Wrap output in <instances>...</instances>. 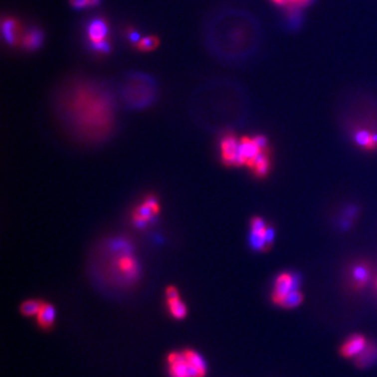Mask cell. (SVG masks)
I'll return each mask as SVG.
<instances>
[{"label": "cell", "mask_w": 377, "mask_h": 377, "mask_svg": "<svg viewBox=\"0 0 377 377\" xmlns=\"http://www.w3.org/2000/svg\"><path fill=\"white\" fill-rule=\"evenodd\" d=\"M147 221H148V220H146V219H144V218H142L138 215L133 216V223L136 227H139V228L145 227L146 224H147Z\"/></svg>", "instance_id": "f546056e"}, {"label": "cell", "mask_w": 377, "mask_h": 377, "mask_svg": "<svg viewBox=\"0 0 377 377\" xmlns=\"http://www.w3.org/2000/svg\"><path fill=\"white\" fill-rule=\"evenodd\" d=\"M291 291H295V288H293L292 285V274L282 272L276 279L274 290H272L271 293V300L276 305L281 306L282 302L284 301L286 296Z\"/></svg>", "instance_id": "8992f818"}, {"label": "cell", "mask_w": 377, "mask_h": 377, "mask_svg": "<svg viewBox=\"0 0 377 377\" xmlns=\"http://www.w3.org/2000/svg\"><path fill=\"white\" fill-rule=\"evenodd\" d=\"M129 39H130L131 42H134V43H138V42L140 41V34L138 33V31L132 30L131 33L129 34Z\"/></svg>", "instance_id": "4dcf8cb0"}, {"label": "cell", "mask_w": 377, "mask_h": 377, "mask_svg": "<svg viewBox=\"0 0 377 377\" xmlns=\"http://www.w3.org/2000/svg\"><path fill=\"white\" fill-rule=\"evenodd\" d=\"M157 45V40L154 37H145L138 42V48L141 50H151Z\"/></svg>", "instance_id": "44dd1931"}, {"label": "cell", "mask_w": 377, "mask_h": 377, "mask_svg": "<svg viewBox=\"0 0 377 377\" xmlns=\"http://www.w3.org/2000/svg\"><path fill=\"white\" fill-rule=\"evenodd\" d=\"M16 22L10 18H7V19H4L2 21V25H1V30H2V36H3V39L5 40V42L7 44L12 45L15 43L16 41Z\"/></svg>", "instance_id": "e0dca14e"}, {"label": "cell", "mask_w": 377, "mask_h": 377, "mask_svg": "<svg viewBox=\"0 0 377 377\" xmlns=\"http://www.w3.org/2000/svg\"><path fill=\"white\" fill-rule=\"evenodd\" d=\"M62 108L79 123H96L107 128L113 118V99L108 87L93 80L70 83L62 99Z\"/></svg>", "instance_id": "6da1fadb"}, {"label": "cell", "mask_w": 377, "mask_h": 377, "mask_svg": "<svg viewBox=\"0 0 377 377\" xmlns=\"http://www.w3.org/2000/svg\"><path fill=\"white\" fill-rule=\"evenodd\" d=\"M264 239L266 241V243L270 246L272 244V241H274L275 238V228L271 225H267L265 230H264Z\"/></svg>", "instance_id": "4316f807"}, {"label": "cell", "mask_w": 377, "mask_h": 377, "mask_svg": "<svg viewBox=\"0 0 377 377\" xmlns=\"http://www.w3.org/2000/svg\"><path fill=\"white\" fill-rule=\"evenodd\" d=\"M159 91L156 80L149 73L131 70L123 76L119 94L122 102L130 109H143L155 101Z\"/></svg>", "instance_id": "3957f363"}, {"label": "cell", "mask_w": 377, "mask_h": 377, "mask_svg": "<svg viewBox=\"0 0 377 377\" xmlns=\"http://www.w3.org/2000/svg\"><path fill=\"white\" fill-rule=\"evenodd\" d=\"M242 17L236 10H222L207 19L202 39L209 54L225 62H235L244 57Z\"/></svg>", "instance_id": "7a4b0ae2"}, {"label": "cell", "mask_w": 377, "mask_h": 377, "mask_svg": "<svg viewBox=\"0 0 377 377\" xmlns=\"http://www.w3.org/2000/svg\"><path fill=\"white\" fill-rule=\"evenodd\" d=\"M43 42V33L36 27L27 29L24 34L22 44L27 50H35L39 48Z\"/></svg>", "instance_id": "5bb4252c"}, {"label": "cell", "mask_w": 377, "mask_h": 377, "mask_svg": "<svg viewBox=\"0 0 377 377\" xmlns=\"http://www.w3.org/2000/svg\"><path fill=\"white\" fill-rule=\"evenodd\" d=\"M353 287L355 289L363 288L369 281L370 268L366 263H360L355 265L352 269Z\"/></svg>", "instance_id": "4fadbf2b"}, {"label": "cell", "mask_w": 377, "mask_h": 377, "mask_svg": "<svg viewBox=\"0 0 377 377\" xmlns=\"http://www.w3.org/2000/svg\"><path fill=\"white\" fill-rule=\"evenodd\" d=\"M239 147L245 159V165L247 167H250L251 162H253L255 157L258 155V153L260 152V149L254 143L253 139H249L247 138V136H244V138H242L239 141Z\"/></svg>", "instance_id": "8fae6325"}, {"label": "cell", "mask_w": 377, "mask_h": 377, "mask_svg": "<svg viewBox=\"0 0 377 377\" xmlns=\"http://www.w3.org/2000/svg\"><path fill=\"white\" fill-rule=\"evenodd\" d=\"M250 169H253L254 173L258 177H264L269 170V157H268V150L267 151H260L258 155L255 157L254 161L251 162Z\"/></svg>", "instance_id": "7c38bea8"}, {"label": "cell", "mask_w": 377, "mask_h": 377, "mask_svg": "<svg viewBox=\"0 0 377 377\" xmlns=\"http://www.w3.org/2000/svg\"><path fill=\"white\" fill-rule=\"evenodd\" d=\"M266 224L263 221V219L260 217H254L250 220V229L251 232H256V233H264V230L266 228Z\"/></svg>", "instance_id": "7402d4cb"}, {"label": "cell", "mask_w": 377, "mask_h": 377, "mask_svg": "<svg viewBox=\"0 0 377 377\" xmlns=\"http://www.w3.org/2000/svg\"><path fill=\"white\" fill-rule=\"evenodd\" d=\"M90 48L93 51H98V52H109L110 44L108 43V41L104 40L100 42H94V43H90Z\"/></svg>", "instance_id": "cb8c5ba5"}, {"label": "cell", "mask_w": 377, "mask_h": 377, "mask_svg": "<svg viewBox=\"0 0 377 377\" xmlns=\"http://www.w3.org/2000/svg\"><path fill=\"white\" fill-rule=\"evenodd\" d=\"M43 301L41 300H26L22 304H21L19 310L21 314L24 317L30 318V317H36L38 312L40 311L42 305H43Z\"/></svg>", "instance_id": "2e32d148"}, {"label": "cell", "mask_w": 377, "mask_h": 377, "mask_svg": "<svg viewBox=\"0 0 377 377\" xmlns=\"http://www.w3.org/2000/svg\"><path fill=\"white\" fill-rule=\"evenodd\" d=\"M368 344V341L362 334H353L346 339L339 349L340 355L344 359H355Z\"/></svg>", "instance_id": "5b68a950"}, {"label": "cell", "mask_w": 377, "mask_h": 377, "mask_svg": "<svg viewBox=\"0 0 377 377\" xmlns=\"http://www.w3.org/2000/svg\"><path fill=\"white\" fill-rule=\"evenodd\" d=\"M38 326L43 330H49L52 328L56 321V309L48 303H43L40 311L36 316Z\"/></svg>", "instance_id": "30bf717a"}, {"label": "cell", "mask_w": 377, "mask_h": 377, "mask_svg": "<svg viewBox=\"0 0 377 377\" xmlns=\"http://www.w3.org/2000/svg\"><path fill=\"white\" fill-rule=\"evenodd\" d=\"M272 3H275L278 6H285L287 5V0H270Z\"/></svg>", "instance_id": "1f68e13d"}, {"label": "cell", "mask_w": 377, "mask_h": 377, "mask_svg": "<svg viewBox=\"0 0 377 377\" xmlns=\"http://www.w3.org/2000/svg\"><path fill=\"white\" fill-rule=\"evenodd\" d=\"M311 1H312V0H299L298 6H306V5H308Z\"/></svg>", "instance_id": "836d02e7"}, {"label": "cell", "mask_w": 377, "mask_h": 377, "mask_svg": "<svg viewBox=\"0 0 377 377\" xmlns=\"http://www.w3.org/2000/svg\"><path fill=\"white\" fill-rule=\"evenodd\" d=\"M144 203L146 204V205H148L151 209H152V212L154 213V214H157V213H159V209H160V205H159V202H157V199L155 198V197H153V196H147L146 198H145V200H144Z\"/></svg>", "instance_id": "d4e9b609"}, {"label": "cell", "mask_w": 377, "mask_h": 377, "mask_svg": "<svg viewBox=\"0 0 377 377\" xmlns=\"http://www.w3.org/2000/svg\"><path fill=\"white\" fill-rule=\"evenodd\" d=\"M239 142L233 134H226L220 143L221 160L225 166H234V161L238 151Z\"/></svg>", "instance_id": "ba28073f"}, {"label": "cell", "mask_w": 377, "mask_h": 377, "mask_svg": "<svg viewBox=\"0 0 377 377\" xmlns=\"http://www.w3.org/2000/svg\"><path fill=\"white\" fill-rule=\"evenodd\" d=\"M354 142L367 150H375L376 147L372 140V134L367 130H358L354 133Z\"/></svg>", "instance_id": "ac0fdd59"}, {"label": "cell", "mask_w": 377, "mask_h": 377, "mask_svg": "<svg viewBox=\"0 0 377 377\" xmlns=\"http://www.w3.org/2000/svg\"><path fill=\"white\" fill-rule=\"evenodd\" d=\"M298 3H299V0H287V4L291 5V6H298Z\"/></svg>", "instance_id": "e575fe53"}, {"label": "cell", "mask_w": 377, "mask_h": 377, "mask_svg": "<svg viewBox=\"0 0 377 377\" xmlns=\"http://www.w3.org/2000/svg\"><path fill=\"white\" fill-rule=\"evenodd\" d=\"M86 34L89 43L104 41L108 34V25L101 17L91 18L86 24Z\"/></svg>", "instance_id": "52a82bcc"}, {"label": "cell", "mask_w": 377, "mask_h": 377, "mask_svg": "<svg viewBox=\"0 0 377 377\" xmlns=\"http://www.w3.org/2000/svg\"><path fill=\"white\" fill-rule=\"evenodd\" d=\"M372 140H373V143H374L376 149H377V133L372 134Z\"/></svg>", "instance_id": "d590c367"}, {"label": "cell", "mask_w": 377, "mask_h": 377, "mask_svg": "<svg viewBox=\"0 0 377 377\" xmlns=\"http://www.w3.org/2000/svg\"><path fill=\"white\" fill-rule=\"evenodd\" d=\"M180 297V293H178V290L174 286H168L166 289V298L168 299H175Z\"/></svg>", "instance_id": "f1b7e54d"}, {"label": "cell", "mask_w": 377, "mask_h": 377, "mask_svg": "<svg viewBox=\"0 0 377 377\" xmlns=\"http://www.w3.org/2000/svg\"><path fill=\"white\" fill-rule=\"evenodd\" d=\"M101 3V0H88V7H94Z\"/></svg>", "instance_id": "d6a6232c"}, {"label": "cell", "mask_w": 377, "mask_h": 377, "mask_svg": "<svg viewBox=\"0 0 377 377\" xmlns=\"http://www.w3.org/2000/svg\"><path fill=\"white\" fill-rule=\"evenodd\" d=\"M167 364L170 377H205L207 374L204 359L193 349L169 353Z\"/></svg>", "instance_id": "277c9868"}, {"label": "cell", "mask_w": 377, "mask_h": 377, "mask_svg": "<svg viewBox=\"0 0 377 377\" xmlns=\"http://www.w3.org/2000/svg\"><path fill=\"white\" fill-rule=\"evenodd\" d=\"M69 3L75 9H83L88 7V0H69Z\"/></svg>", "instance_id": "83f0119b"}, {"label": "cell", "mask_w": 377, "mask_h": 377, "mask_svg": "<svg viewBox=\"0 0 377 377\" xmlns=\"http://www.w3.org/2000/svg\"><path fill=\"white\" fill-rule=\"evenodd\" d=\"M302 302H303V295L300 292V290H295L288 293L286 298L284 299V301L282 302L280 307L285 308V309H292V308L298 307Z\"/></svg>", "instance_id": "ffe728a7"}, {"label": "cell", "mask_w": 377, "mask_h": 377, "mask_svg": "<svg viewBox=\"0 0 377 377\" xmlns=\"http://www.w3.org/2000/svg\"><path fill=\"white\" fill-rule=\"evenodd\" d=\"M253 141L260 151H267V140L264 135H256L255 138H253Z\"/></svg>", "instance_id": "484cf974"}, {"label": "cell", "mask_w": 377, "mask_h": 377, "mask_svg": "<svg viewBox=\"0 0 377 377\" xmlns=\"http://www.w3.org/2000/svg\"><path fill=\"white\" fill-rule=\"evenodd\" d=\"M135 209H136V211H135L134 215H138V216H140V217H142L146 220H151V218L154 215V213L152 212V209L148 205H146L145 203L139 205Z\"/></svg>", "instance_id": "603a6c76"}, {"label": "cell", "mask_w": 377, "mask_h": 377, "mask_svg": "<svg viewBox=\"0 0 377 377\" xmlns=\"http://www.w3.org/2000/svg\"><path fill=\"white\" fill-rule=\"evenodd\" d=\"M353 360L358 368H368V367H370L377 361V346L372 342H368L365 349Z\"/></svg>", "instance_id": "9c48e42d"}, {"label": "cell", "mask_w": 377, "mask_h": 377, "mask_svg": "<svg viewBox=\"0 0 377 377\" xmlns=\"http://www.w3.org/2000/svg\"><path fill=\"white\" fill-rule=\"evenodd\" d=\"M264 234V233H263ZM262 233L251 232L249 234V244L250 247L256 251H265L269 248V245L266 243L264 235Z\"/></svg>", "instance_id": "d6986e66"}, {"label": "cell", "mask_w": 377, "mask_h": 377, "mask_svg": "<svg viewBox=\"0 0 377 377\" xmlns=\"http://www.w3.org/2000/svg\"><path fill=\"white\" fill-rule=\"evenodd\" d=\"M167 306L169 309L171 317L175 320H183L187 317V306L186 304L182 301V299L178 297L175 299H168Z\"/></svg>", "instance_id": "9a60e30c"}]
</instances>
